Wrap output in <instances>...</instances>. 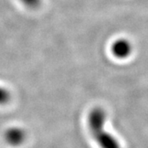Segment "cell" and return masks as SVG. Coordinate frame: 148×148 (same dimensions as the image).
Listing matches in <instances>:
<instances>
[{"instance_id":"obj_1","label":"cell","mask_w":148,"mask_h":148,"mask_svg":"<svg viewBox=\"0 0 148 148\" xmlns=\"http://www.w3.org/2000/svg\"><path fill=\"white\" fill-rule=\"evenodd\" d=\"M108 114L101 106L93 107L86 116V127L98 148H123L121 141L106 127Z\"/></svg>"},{"instance_id":"obj_2","label":"cell","mask_w":148,"mask_h":148,"mask_svg":"<svg viewBox=\"0 0 148 148\" xmlns=\"http://www.w3.org/2000/svg\"><path fill=\"white\" fill-rule=\"evenodd\" d=\"M132 45L126 38H119L112 43L111 53L119 59L128 58L132 53Z\"/></svg>"},{"instance_id":"obj_3","label":"cell","mask_w":148,"mask_h":148,"mask_svg":"<svg viewBox=\"0 0 148 148\" xmlns=\"http://www.w3.org/2000/svg\"><path fill=\"white\" fill-rule=\"evenodd\" d=\"M27 138V132L21 127H8L3 135V138L5 142L8 145L12 147H17L20 146L25 142Z\"/></svg>"},{"instance_id":"obj_4","label":"cell","mask_w":148,"mask_h":148,"mask_svg":"<svg viewBox=\"0 0 148 148\" xmlns=\"http://www.w3.org/2000/svg\"><path fill=\"white\" fill-rule=\"evenodd\" d=\"M11 99V93L5 87L0 86V105H5Z\"/></svg>"},{"instance_id":"obj_5","label":"cell","mask_w":148,"mask_h":148,"mask_svg":"<svg viewBox=\"0 0 148 148\" xmlns=\"http://www.w3.org/2000/svg\"><path fill=\"white\" fill-rule=\"evenodd\" d=\"M21 3L27 8H36L40 5L41 0H20Z\"/></svg>"}]
</instances>
